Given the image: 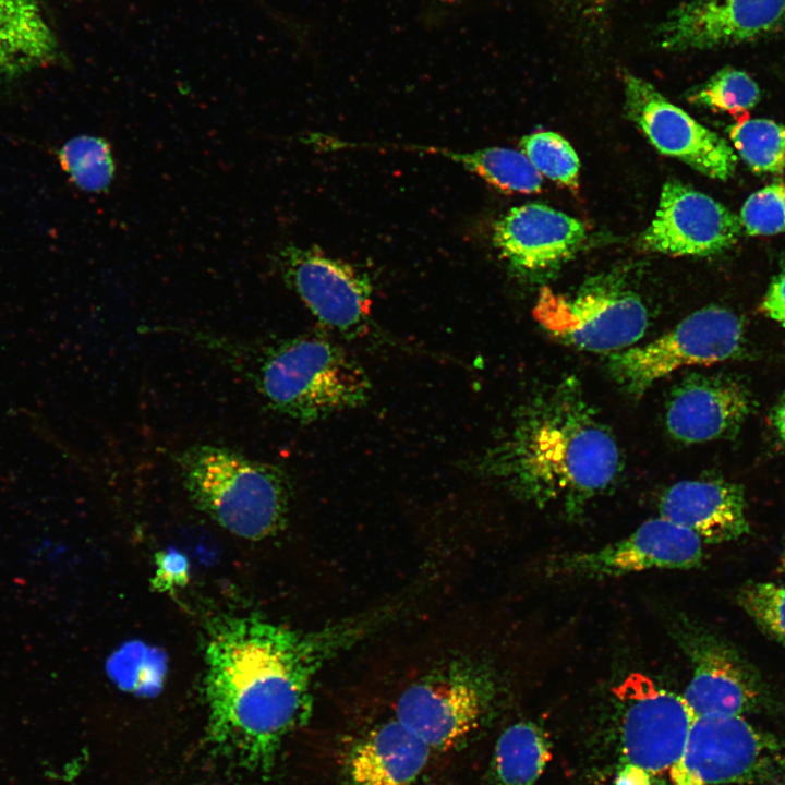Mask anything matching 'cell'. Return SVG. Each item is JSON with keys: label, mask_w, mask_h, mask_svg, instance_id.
Returning a JSON list of instances; mask_svg holds the SVG:
<instances>
[{"label": "cell", "mask_w": 785, "mask_h": 785, "mask_svg": "<svg viewBox=\"0 0 785 785\" xmlns=\"http://www.w3.org/2000/svg\"><path fill=\"white\" fill-rule=\"evenodd\" d=\"M781 566H782L783 572L785 575V547H784L782 558H781Z\"/></svg>", "instance_id": "836d02e7"}, {"label": "cell", "mask_w": 785, "mask_h": 785, "mask_svg": "<svg viewBox=\"0 0 785 785\" xmlns=\"http://www.w3.org/2000/svg\"><path fill=\"white\" fill-rule=\"evenodd\" d=\"M628 117L662 154L677 158L713 179L727 180L737 158L730 145L685 110L668 101L651 83L624 76Z\"/></svg>", "instance_id": "4fadbf2b"}, {"label": "cell", "mask_w": 785, "mask_h": 785, "mask_svg": "<svg viewBox=\"0 0 785 785\" xmlns=\"http://www.w3.org/2000/svg\"><path fill=\"white\" fill-rule=\"evenodd\" d=\"M196 339L244 374L274 411L295 421L315 422L370 398L362 366L323 336L254 343L198 333Z\"/></svg>", "instance_id": "3957f363"}, {"label": "cell", "mask_w": 785, "mask_h": 785, "mask_svg": "<svg viewBox=\"0 0 785 785\" xmlns=\"http://www.w3.org/2000/svg\"><path fill=\"white\" fill-rule=\"evenodd\" d=\"M737 602L769 636L785 644V587L771 582H748Z\"/></svg>", "instance_id": "4316f807"}, {"label": "cell", "mask_w": 785, "mask_h": 785, "mask_svg": "<svg viewBox=\"0 0 785 785\" xmlns=\"http://www.w3.org/2000/svg\"><path fill=\"white\" fill-rule=\"evenodd\" d=\"M522 153L536 170L555 182L576 189L580 162L572 146L554 132H536L521 141Z\"/></svg>", "instance_id": "484cf974"}, {"label": "cell", "mask_w": 785, "mask_h": 785, "mask_svg": "<svg viewBox=\"0 0 785 785\" xmlns=\"http://www.w3.org/2000/svg\"><path fill=\"white\" fill-rule=\"evenodd\" d=\"M671 628L691 664L683 697L696 717L742 716L775 706L760 672L730 642L686 616L674 618Z\"/></svg>", "instance_id": "ba28073f"}, {"label": "cell", "mask_w": 785, "mask_h": 785, "mask_svg": "<svg viewBox=\"0 0 785 785\" xmlns=\"http://www.w3.org/2000/svg\"><path fill=\"white\" fill-rule=\"evenodd\" d=\"M739 219L749 235L785 233V183L774 182L752 193Z\"/></svg>", "instance_id": "83f0119b"}, {"label": "cell", "mask_w": 785, "mask_h": 785, "mask_svg": "<svg viewBox=\"0 0 785 785\" xmlns=\"http://www.w3.org/2000/svg\"><path fill=\"white\" fill-rule=\"evenodd\" d=\"M153 585L158 591H172L186 584L189 564L186 558L173 551L157 554Z\"/></svg>", "instance_id": "f1b7e54d"}, {"label": "cell", "mask_w": 785, "mask_h": 785, "mask_svg": "<svg viewBox=\"0 0 785 785\" xmlns=\"http://www.w3.org/2000/svg\"><path fill=\"white\" fill-rule=\"evenodd\" d=\"M762 309L768 316L785 327V271L771 282L763 299Z\"/></svg>", "instance_id": "f546056e"}, {"label": "cell", "mask_w": 785, "mask_h": 785, "mask_svg": "<svg viewBox=\"0 0 785 785\" xmlns=\"http://www.w3.org/2000/svg\"><path fill=\"white\" fill-rule=\"evenodd\" d=\"M176 462L192 502L231 534L257 541L283 524L290 485L278 466L216 445H192Z\"/></svg>", "instance_id": "277c9868"}, {"label": "cell", "mask_w": 785, "mask_h": 785, "mask_svg": "<svg viewBox=\"0 0 785 785\" xmlns=\"http://www.w3.org/2000/svg\"><path fill=\"white\" fill-rule=\"evenodd\" d=\"M275 262L283 280L321 324L347 337L365 333L372 305L367 275L315 246L285 245Z\"/></svg>", "instance_id": "8fae6325"}, {"label": "cell", "mask_w": 785, "mask_h": 785, "mask_svg": "<svg viewBox=\"0 0 785 785\" xmlns=\"http://www.w3.org/2000/svg\"><path fill=\"white\" fill-rule=\"evenodd\" d=\"M545 734L531 722L507 727L497 739L492 762L494 785H533L551 760Z\"/></svg>", "instance_id": "44dd1931"}, {"label": "cell", "mask_w": 785, "mask_h": 785, "mask_svg": "<svg viewBox=\"0 0 785 785\" xmlns=\"http://www.w3.org/2000/svg\"><path fill=\"white\" fill-rule=\"evenodd\" d=\"M60 52L41 0H0V84L52 65Z\"/></svg>", "instance_id": "ffe728a7"}, {"label": "cell", "mask_w": 785, "mask_h": 785, "mask_svg": "<svg viewBox=\"0 0 785 785\" xmlns=\"http://www.w3.org/2000/svg\"><path fill=\"white\" fill-rule=\"evenodd\" d=\"M620 706L625 763L657 775L680 759L696 718L683 696L641 674L628 675L613 689Z\"/></svg>", "instance_id": "30bf717a"}, {"label": "cell", "mask_w": 785, "mask_h": 785, "mask_svg": "<svg viewBox=\"0 0 785 785\" xmlns=\"http://www.w3.org/2000/svg\"><path fill=\"white\" fill-rule=\"evenodd\" d=\"M785 29V0H691L657 29L668 50H706L750 44Z\"/></svg>", "instance_id": "5bb4252c"}, {"label": "cell", "mask_w": 785, "mask_h": 785, "mask_svg": "<svg viewBox=\"0 0 785 785\" xmlns=\"http://www.w3.org/2000/svg\"><path fill=\"white\" fill-rule=\"evenodd\" d=\"M739 217L712 197L669 179L663 185L654 219L639 244L649 252L673 256H708L736 243Z\"/></svg>", "instance_id": "9a60e30c"}, {"label": "cell", "mask_w": 785, "mask_h": 785, "mask_svg": "<svg viewBox=\"0 0 785 785\" xmlns=\"http://www.w3.org/2000/svg\"><path fill=\"white\" fill-rule=\"evenodd\" d=\"M668 772L674 785H785V739L742 716H697Z\"/></svg>", "instance_id": "5b68a950"}, {"label": "cell", "mask_w": 785, "mask_h": 785, "mask_svg": "<svg viewBox=\"0 0 785 785\" xmlns=\"http://www.w3.org/2000/svg\"><path fill=\"white\" fill-rule=\"evenodd\" d=\"M577 1L584 3V4H589V5H594V4H599L602 2V0H577Z\"/></svg>", "instance_id": "d6a6232c"}, {"label": "cell", "mask_w": 785, "mask_h": 785, "mask_svg": "<svg viewBox=\"0 0 785 785\" xmlns=\"http://www.w3.org/2000/svg\"><path fill=\"white\" fill-rule=\"evenodd\" d=\"M748 390L723 375L691 374L672 390L665 424L669 435L695 444L733 436L750 412Z\"/></svg>", "instance_id": "e0dca14e"}, {"label": "cell", "mask_w": 785, "mask_h": 785, "mask_svg": "<svg viewBox=\"0 0 785 785\" xmlns=\"http://www.w3.org/2000/svg\"><path fill=\"white\" fill-rule=\"evenodd\" d=\"M57 159L70 181L82 191L102 192L113 180L116 166L111 146L102 137H72L57 150Z\"/></svg>", "instance_id": "603a6c76"}, {"label": "cell", "mask_w": 785, "mask_h": 785, "mask_svg": "<svg viewBox=\"0 0 785 785\" xmlns=\"http://www.w3.org/2000/svg\"><path fill=\"white\" fill-rule=\"evenodd\" d=\"M431 748L397 718L362 736L347 760L348 785H413L424 771Z\"/></svg>", "instance_id": "d6986e66"}, {"label": "cell", "mask_w": 785, "mask_h": 785, "mask_svg": "<svg viewBox=\"0 0 785 785\" xmlns=\"http://www.w3.org/2000/svg\"><path fill=\"white\" fill-rule=\"evenodd\" d=\"M618 443L575 376L533 394L478 459L476 470L539 506L582 509L617 480Z\"/></svg>", "instance_id": "7a4b0ae2"}, {"label": "cell", "mask_w": 785, "mask_h": 785, "mask_svg": "<svg viewBox=\"0 0 785 785\" xmlns=\"http://www.w3.org/2000/svg\"><path fill=\"white\" fill-rule=\"evenodd\" d=\"M392 612L365 613L315 631L257 615L219 620L204 652L209 739L245 768L268 772L283 738L310 716L315 675Z\"/></svg>", "instance_id": "6da1fadb"}, {"label": "cell", "mask_w": 785, "mask_h": 785, "mask_svg": "<svg viewBox=\"0 0 785 785\" xmlns=\"http://www.w3.org/2000/svg\"><path fill=\"white\" fill-rule=\"evenodd\" d=\"M760 99V88L745 71L725 67L705 83L690 92L688 100L695 105L730 114L746 113Z\"/></svg>", "instance_id": "d4e9b609"}, {"label": "cell", "mask_w": 785, "mask_h": 785, "mask_svg": "<svg viewBox=\"0 0 785 785\" xmlns=\"http://www.w3.org/2000/svg\"><path fill=\"white\" fill-rule=\"evenodd\" d=\"M735 150L758 173L785 170V125L769 119L739 120L728 129Z\"/></svg>", "instance_id": "cb8c5ba5"}, {"label": "cell", "mask_w": 785, "mask_h": 785, "mask_svg": "<svg viewBox=\"0 0 785 785\" xmlns=\"http://www.w3.org/2000/svg\"><path fill=\"white\" fill-rule=\"evenodd\" d=\"M532 314L560 341L607 354L637 345L649 327V313L642 300L609 278L594 279L572 297L544 287Z\"/></svg>", "instance_id": "52a82bcc"}, {"label": "cell", "mask_w": 785, "mask_h": 785, "mask_svg": "<svg viewBox=\"0 0 785 785\" xmlns=\"http://www.w3.org/2000/svg\"><path fill=\"white\" fill-rule=\"evenodd\" d=\"M584 239L583 222L540 204L511 208L494 229V242L502 255L529 276L558 268Z\"/></svg>", "instance_id": "2e32d148"}, {"label": "cell", "mask_w": 785, "mask_h": 785, "mask_svg": "<svg viewBox=\"0 0 785 785\" xmlns=\"http://www.w3.org/2000/svg\"><path fill=\"white\" fill-rule=\"evenodd\" d=\"M615 785H651V775L641 768L625 763L616 776Z\"/></svg>", "instance_id": "4dcf8cb0"}, {"label": "cell", "mask_w": 785, "mask_h": 785, "mask_svg": "<svg viewBox=\"0 0 785 785\" xmlns=\"http://www.w3.org/2000/svg\"><path fill=\"white\" fill-rule=\"evenodd\" d=\"M742 334L735 313L718 306L703 307L651 341L607 354L606 366L621 390L639 398L681 367L735 357L740 352Z\"/></svg>", "instance_id": "8992f818"}, {"label": "cell", "mask_w": 785, "mask_h": 785, "mask_svg": "<svg viewBox=\"0 0 785 785\" xmlns=\"http://www.w3.org/2000/svg\"><path fill=\"white\" fill-rule=\"evenodd\" d=\"M659 511L706 543L735 541L749 532L742 488L732 482H677L661 495Z\"/></svg>", "instance_id": "ac0fdd59"}, {"label": "cell", "mask_w": 785, "mask_h": 785, "mask_svg": "<svg viewBox=\"0 0 785 785\" xmlns=\"http://www.w3.org/2000/svg\"><path fill=\"white\" fill-rule=\"evenodd\" d=\"M703 541L662 516L629 535L592 551L565 553L547 566L553 576L602 579L650 569H690L703 560Z\"/></svg>", "instance_id": "7c38bea8"}, {"label": "cell", "mask_w": 785, "mask_h": 785, "mask_svg": "<svg viewBox=\"0 0 785 785\" xmlns=\"http://www.w3.org/2000/svg\"><path fill=\"white\" fill-rule=\"evenodd\" d=\"M408 148L439 154L455 160L504 191L535 193L542 188V174L522 152L505 147H488L472 153L412 145Z\"/></svg>", "instance_id": "7402d4cb"}, {"label": "cell", "mask_w": 785, "mask_h": 785, "mask_svg": "<svg viewBox=\"0 0 785 785\" xmlns=\"http://www.w3.org/2000/svg\"><path fill=\"white\" fill-rule=\"evenodd\" d=\"M491 683L471 665H454L410 685L396 703L401 724L431 750L446 751L480 724L491 700Z\"/></svg>", "instance_id": "9c48e42d"}, {"label": "cell", "mask_w": 785, "mask_h": 785, "mask_svg": "<svg viewBox=\"0 0 785 785\" xmlns=\"http://www.w3.org/2000/svg\"><path fill=\"white\" fill-rule=\"evenodd\" d=\"M771 422L778 437L785 443V396L772 410Z\"/></svg>", "instance_id": "1f68e13d"}]
</instances>
